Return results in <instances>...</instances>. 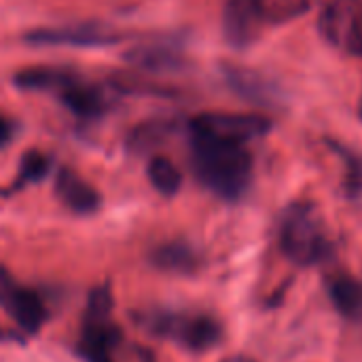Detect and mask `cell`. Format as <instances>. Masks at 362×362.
Listing matches in <instances>:
<instances>
[{
  "instance_id": "1",
  "label": "cell",
  "mask_w": 362,
  "mask_h": 362,
  "mask_svg": "<svg viewBox=\"0 0 362 362\" xmlns=\"http://www.w3.org/2000/svg\"><path fill=\"white\" fill-rule=\"evenodd\" d=\"M193 140V168L197 178L216 195L235 199L252 178V155L246 144Z\"/></svg>"
},
{
  "instance_id": "2",
  "label": "cell",
  "mask_w": 362,
  "mask_h": 362,
  "mask_svg": "<svg viewBox=\"0 0 362 362\" xmlns=\"http://www.w3.org/2000/svg\"><path fill=\"white\" fill-rule=\"evenodd\" d=\"M280 244L284 255L299 265L320 261L327 252V231L320 212L312 204H293L282 214Z\"/></svg>"
},
{
  "instance_id": "3",
  "label": "cell",
  "mask_w": 362,
  "mask_h": 362,
  "mask_svg": "<svg viewBox=\"0 0 362 362\" xmlns=\"http://www.w3.org/2000/svg\"><path fill=\"white\" fill-rule=\"evenodd\" d=\"M191 138L248 144L255 138L265 136L272 129V121L263 115H240V112H204L191 123Z\"/></svg>"
},
{
  "instance_id": "4",
  "label": "cell",
  "mask_w": 362,
  "mask_h": 362,
  "mask_svg": "<svg viewBox=\"0 0 362 362\" xmlns=\"http://www.w3.org/2000/svg\"><path fill=\"white\" fill-rule=\"evenodd\" d=\"M320 36L346 55H362V0H331L318 17Z\"/></svg>"
},
{
  "instance_id": "5",
  "label": "cell",
  "mask_w": 362,
  "mask_h": 362,
  "mask_svg": "<svg viewBox=\"0 0 362 362\" xmlns=\"http://www.w3.org/2000/svg\"><path fill=\"white\" fill-rule=\"evenodd\" d=\"M123 36L104 25L93 21H81V23H64V25H47V28H34L23 34V40L30 45H53V47H102V45H115Z\"/></svg>"
},
{
  "instance_id": "6",
  "label": "cell",
  "mask_w": 362,
  "mask_h": 362,
  "mask_svg": "<svg viewBox=\"0 0 362 362\" xmlns=\"http://www.w3.org/2000/svg\"><path fill=\"white\" fill-rule=\"evenodd\" d=\"M0 308L28 333H36L47 320V310L40 297L15 282L8 269L0 267Z\"/></svg>"
},
{
  "instance_id": "7",
  "label": "cell",
  "mask_w": 362,
  "mask_h": 362,
  "mask_svg": "<svg viewBox=\"0 0 362 362\" xmlns=\"http://www.w3.org/2000/svg\"><path fill=\"white\" fill-rule=\"evenodd\" d=\"M155 331L195 352L214 348L223 335L221 325L208 316H168L155 325Z\"/></svg>"
},
{
  "instance_id": "8",
  "label": "cell",
  "mask_w": 362,
  "mask_h": 362,
  "mask_svg": "<svg viewBox=\"0 0 362 362\" xmlns=\"http://www.w3.org/2000/svg\"><path fill=\"white\" fill-rule=\"evenodd\" d=\"M265 19L257 0H227L223 11V32L233 47L252 45L263 32Z\"/></svg>"
},
{
  "instance_id": "9",
  "label": "cell",
  "mask_w": 362,
  "mask_h": 362,
  "mask_svg": "<svg viewBox=\"0 0 362 362\" xmlns=\"http://www.w3.org/2000/svg\"><path fill=\"white\" fill-rule=\"evenodd\" d=\"M125 59L138 68L153 72H176L185 66L182 49L174 42H146L136 45L125 53Z\"/></svg>"
},
{
  "instance_id": "10",
  "label": "cell",
  "mask_w": 362,
  "mask_h": 362,
  "mask_svg": "<svg viewBox=\"0 0 362 362\" xmlns=\"http://www.w3.org/2000/svg\"><path fill=\"white\" fill-rule=\"evenodd\" d=\"M55 195L59 197V202L66 208H70L72 212H78V214L93 212L100 206L98 191L83 176H78L70 168H62L57 172V176H55Z\"/></svg>"
},
{
  "instance_id": "11",
  "label": "cell",
  "mask_w": 362,
  "mask_h": 362,
  "mask_svg": "<svg viewBox=\"0 0 362 362\" xmlns=\"http://www.w3.org/2000/svg\"><path fill=\"white\" fill-rule=\"evenodd\" d=\"M59 98L70 112H74L76 117H83V119L100 117L108 108V98H106L104 89H100L91 83H85L81 76L68 89H64L59 93Z\"/></svg>"
},
{
  "instance_id": "12",
  "label": "cell",
  "mask_w": 362,
  "mask_h": 362,
  "mask_svg": "<svg viewBox=\"0 0 362 362\" xmlns=\"http://www.w3.org/2000/svg\"><path fill=\"white\" fill-rule=\"evenodd\" d=\"M78 78L76 72L68 68H55V66H38V68H25L15 74V85L30 91H57L62 93Z\"/></svg>"
},
{
  "instance_id": "13",
  "label": "cell",
  "mask_w": 362,
  "mask_h": 362,
  "mask_svg": "<svg viewBox=\"0 0 362 362\" xmlns=\"http://www.w3.org/2000/svg\"><path fill=\"white\" fill-rule=\"evenodd\" d=\"M225 78L233 91L255 102H272V98L276 95V87L259 72L231 66V68H225Z\"/></svg>"
},
{
  "instance_id": "14",
  "label": "cell",
  "mask_w": 362,
  "mask_h": 362,
  "mask_svg": "<svg viewBox=\"0 0 362 362\" xmlns=\"http://www.w3.org/2000/svg\"><path fill=\"white\" fill-rule=\"evenodd\" d=\"M329 293L335 303V308L348 316L354 318L362 312V286L350 276H333L329 282Z\"/></svg>"
},
{
  "instance_id": "15",
  "label": "cell",
  "mask_w": 362,
  "mask_h": 362,
  "mask_svg": "<svg viewBox=\"0 0 362 362\" xmlns=\"http://www.w3.org/2000/svg\"><path fill=\"white\" fill-rule=\"evenodd\" d=\"M265 23H286L305 15L316 0H257Z\"/></svg>"
},
{
  "instance_id": "16",
  "label": "cell",
  "mask_w": 362,
  "mask_h": 362,
  "mask_svg": "<svg viewBox=\"0 0 362 362\" xmlns=\"http://www.w3.org/2000/svg\"><path fill=\"white\" fill-rule=\"evenodd\" d=\"M148 180L159 193L174 195L182 185V174L168 157L157 155L148 161Z\"/></svg>"
},
{
  "instance_id": "17",
  "label": "cell",
  "mask_w": 362,
  "mask_h": 362,
  "mask_svg": "<svg viewBox=\"0 0 362 362\" xmlns=\"http://www.w3.org/2000/svg\"><path fill=\"white\" fill-rule=\"evenodd\" d=\"M153 263L168 272H191L195 265V257L182 244H165L153 252Z\"/></svg>"
},
{
  "instance_id": "18",
  "label": "cell",
  "mask_w": 362,
  "mask_h": 362,
  "mask_svg": "<svg viewBox=\"0 0 362 362\" xmlns=\"http://www.w3.org/2000/svg\"><path fill=\"white\" fill-rule=\"evenodd\" d=\"M49 157L38 151H28L21 159V182H38L49 174Z\"/></svg>"
},
{
  "instance_id": "19",
  "label": "cell",
  "mask_w": 362,
  "mask_h": 362,
  "mask_svg": "<svg viewBox=\"0 0 362 362\" xmlns=\"http://www.w3.org/2000/svg\"><path fill=\"white\" fill-rule=\"evenodd\" d=\"M112 310V295L108 286H100L89 295L85 320H108Z\"/></svg>"
},
{
  "instance_id": "20",
  "label": "cell",
  "mask_w": 362,
  "mask_h": 362,
  "mask_svg": "<svg viewBox=\"0 0 362 362\" xmlns=\"http://www.w3.org/2000/svg\"><path fill=\"white\" fill-rule=\"evenodd\" d=\"M13 134H15V125H13V121L0 115V146L8 144V142H11V138H13Z\"/></svg>"
},
{
  "instance_id": "21",
  "label": "cell",
  "mask_w": 362,
  "mask_h": 362,
  "mask_svg": "<svg viewBox=\"0 0 362 362\" xmlns=\"http://www.w3.org/2000/svg\"><path fill=\"white\" fill-rule=\"evenodd\" d=\"M225 362H255V361H248V358H229V361Z\"/></svg>"
},
{
  "instance_id": "22",
  "label": "cell",
  "mask_w": 362,
  "mask_h": 362,
  "mask_svg": "<svg viewBox=\"0 0 362 362\" xmlns=\"http://www.w3.org/2000/svg\"><path fill=\"white\" fill-rule=\"evenodd\" d=\"M358 112H361V119H362V93H361V102H358Z\"/></svg>"
}]
</instances>
